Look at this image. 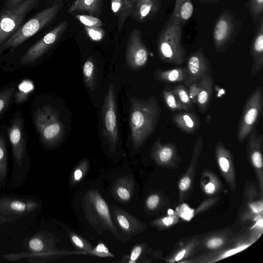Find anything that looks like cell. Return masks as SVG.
<instances>
[{"label": "cell", "mask_w": 263, "mask_h": 263, "mask_svg": "<svg viewBox=\"0 0 263 263\" xmlns=\"http://www.w3.org/2000/svg\"><path fill=\"white\" fill-rule=\"evenodd\" d=\"M161 115L158 101L153 96L148 99L132 98L129 124L134 148H140L154 132Z\"/></svg>", "instance_id": "1"}, {"label": "cell", "mask_w": 263, "mask_h": 263, "mask_svg": "<svg viewBox=\"0 0 263 263\" xmlns=\"http://www.w3.org/2000/svg\"><path fill=\"white\" fill-rule=\"evenodd\" d=\"M182 27L180 22L171 15L161 28L157 44L162 61L173 65L183 63L186 53L182 43Z\"/></svg>", "instance_id": "2"}, {"label": "cell", "mask_w": 263, "mask_h": 263, "mask_svg": "<svg viewBox=\"0 0 263 263\" xmlns=\"http://www.w3.org/2000/svg\"><path fill=\"white\" fill-rule=\"evenodd\" d=\"M8 135L14 164L11 181L14 185H20L25 181L30 167L21 117L14 118L8 129Z\"/></svg>", "instance_id": "3"}, {"label": "cell", "mask_w": 263, "mask_h": 263, "mask_svg": "<svg viewBox=\"0 0 263 263\" xmlns=\"http://www.w3.org/2000/svg\"><path fill=\"white\" fill-rule=\"evenodd\" d=\"M63 3L50 5L48 7L39 11L17 30L2 45L0 46V55L6 49L11 51L30 38L55 18L64 6Z\"/></svg>", "instance_id": "4"}, {"label": "cell", "mask_w": 263, "mask_h": 263, "mask_svg": "<svg viewBox=\"0 0 263 263\" xmlns=\"http://www.w3.org/2000/svg\"><path fill=\"white\" fill-rule=\"evenodd\" d=\"M33 120L41 141L45 146H54L62 140L65 135V126L55 108L50 105L41 106L34 112Z\"/></svg>", "instance_id": "5"}, {"label": "cell", "mask_w": 263, "mask_h": 263, "mask_svg": "<svg viewBox=\"0 0 263 263\" xmlns=\"http://www.w3.org/2000/svg\"><path fill=\"white\" fill-rule=\"evenodd\" d=\"M83 206L89 222L97 230H107L115 236L118 232L111 219L108 206L96 190L88 191L84 197Z\"/></svg>", "instance_id": "6"}, {"label": "cell", "mask_w": 263, "mask_h": 263, "mask_svg": "<svg viewBox=\"0 0 263 263\" xmlns=\"http://www.w3.org/2000/svg\"><path fill=\"white\" fill-rule=\"evenodd\" d=\"M241 24V20L237 18L229 9H225L221 12L212 31L214 47L217 52L224 51L235 41Z\"/></svg>", "instance_id": "7"}, {"label": "cell", "mask_w": 263, "mask_h": 263, "mask_svg": "<svg viewBox=\"0 0 263 263\" xmlns=\"http://www.w3.org/2000/svg\"><path fill=\"white\" fill-rule=\"evenodd\" d=\"M40 0H25L16 7L0 14V46L21 26L26 16L38 5Z\"/></svg>", "instance_id": "8"}, {"label": "cell", "mask_w": 263, "mask_h": 263, "mask_svg": "<svg viewBox=\"0 0 263 263\" xmlns=\"http://www.w3.org/2000/svg\"><path fill=\"white\" fill-rule=\"evenodd\" d=\"M115 87L109 85L102 106L103 134L110 151L116 150L119 141L117 110Z\"/></svg>", "instance_id": "9"}, {"label": "cell", "mask_w": 263, "mask_h": 263, "mask_svg": "<svg viewBox=\"0 0 263 263\" xmlns=\"http://www.w3.org/2000/svg\"><path fill=\"white\" fill-rule=\"evenodd\" d=\"M262 104V88L258 87L250 95L243 108L237 133L239 142H243L254 129L261 111Z\"/></svg>", "instance_id": "10"}, {"label": "cell", "mask_w": 263, "mask_h": 263, "mask_svg": "<svg viewBox=\"0 0 263 263\" xmlns=\"http://www.w3.org/2000/svg\"><path fill=\"white\" fill-rule=\"evenodd\" d=\"M41 206L36 199L17 196H0V214L9 222L37 211Z\"/></svg>", "instance_id": "11"}, {"label": "cell", "mask_w": 263, "mask_h": 263, "mask_svg": "<svg viewBox=\"0 0 263 263\" xmlns=\"http://www.w3.org/2000/svg\"><path fill=\"white\" fill-rule=\"evenodd\" d=\"M67 26L68 21L65 20L46 34L22 56L20 64L23 65L30 64L41 57L58 41Z\"/></svg>", "instance_id": "12"}, {"label": "cell", "mask_w": 263, "mask_h": 263, "mask_svg": "<svg viewBox=\"0 0 263 263\" xmlns=\"http://www.w3.org/2000/svg\"><path fill=\"white\" fill-rule=\"evenodd\" d=\"M149 52L143 43L141 32L138 29L134 30L129 36L126 50V61L133 70H138L146 63Z\"/></svg>", "instance_id": "13"}, {"label": "cell", "mask_w": 263, "mask_h": 263, "mask_svg": "<svg viewBox=\"0 0 263 263\" xmlns=\"http://www.w3.org/2000/svg\"><path fill=\"white\" fill-rule=\"evenodd\" d=\"M210 64L203 53L201 47L193 52L188 57L186 62V79L185 84L200 81L204 76L209 73Z\"/></svg>", "instance_id": "14"}, {"label": "cell", "mask_w": 263, "mask_h": 263, "mask_svg": "<svg viewBox=\"0 0 263 263\" xmlns=\"http://www.w3.org/2000/svg\"><path fill=\"white\" fill-rule=\"evenodd\" d=\"M252 58L251 76L254 77L263 67V16L256 23L250 46Z\"/></svg>", "instance_id": "15"}, {"label": "cell", "mask_w": 263, "mask_h": 263, "mask_svg": "<svg viewBox=\"0 0 263 263\" xmlns=\"http://www.w3.org/2000/svg\"><path fill=\"white\" fill-rule=\"evenodd\" d=\"M26 247L29 251L26 255L29 259L45 258L54 254L52 251L53 243L46 235L42 233L29 238L26 242Z\"/></svg>", "instance_id": "16"}, {"label": "cell", "mask_w": 263, "mask_h": 263, "mask_svg": "<svg viewBox=\"0 0 263 263\" xmlns=\"http://www.w3.org/2000/svg\"><path fill=\"white\" fill-rule=\"evenodd\" d=\"M112 210L117 223L125 234L135 235L144 228L143 223L130 214L119 208Z\"/></svg>", "instance_id": "17"}, {"label": "cell", "mask_w": 263, "mask_h": 263, "mask_svg": "<svg viewBox=\"0 0 263 263\" xmlns=\"http://www.w3.org/2000/svg\"><path fill=\"white\" fill-rule=\"evenodd\" d=\"M174 123L180 130L187 134L196 132L200 125L198 116L192 112H181L175 115L173 118Z\"/></svg>", "instance_id": "18"}, {"label": "cell", "mask_w": 263, "mask_h": 263, "mask_svg": "<svg viewBox=\"0 0 263 263\" xmlns=\"http://www.w3.org/2000/svg\"><path fill=\"white\" fill-rule=\"evenodd\" d=\"M249 135L248 147L251 161L256 168L261 169L262 166L261 152L262 135L259 134L256 129H253Z\"/></svg>", "instance_id": "19"}, {"label": "cell", "mask_w": 263, "mask_h": 263, "mask_svg": "<svg viewBox=\"0 0 263 263\" xmlns=\"http://www.w3.org/2000/svg\"><path fill=\"white\" fill-rule=\"evenodd\" d=\"M161 0H151L143 2L134 7V12L136 20L143 22L151 19L159 11Z\"/></svg>", "instance_id": "20"}, {"label": "cell", "mask_w": 263, "mask_h": 263, "mask_svg": "<svg viewBox=\"0 0 263 263\" xmlns=\"http://www.w3.org/2000/svg\"><path fill=\"white\" fill-rule=\"evenodd\" d=\"M136 0H111L112 12L118 17V27L121 29L128 16L132 13Z\"/></svg>", "instance_id": "21"}, {"label": "cell", "mask_w": 263, "mask_h": 263, "mask_svg": "<svg viewBox=\"0 0 263 263\" xmlns=\"http://www.w3.org/2000/svg\"><path fill=\"white\" fill-rule=\"evenodd\" d=\"M201 89L197 99V104L200 113L205 112L209 106L213 87V81L210 73L204 76L200 80Z\"/></svg>", "instance_id": "22"}, {"label": "cell", "mask_w": 263, "mask_h": 263, "mask_svg": "<svg viewBox=\"0 0 263 263\" xmlns=\"http://www.w3.org/2000/svg\"><path fill=\"white\" fill-rule=\"evenodd\" d=\"M134 181L129 177L119 178L115 183L113 194L115 198L122 202L128 201L132 195Z\"/></svg>", "instance_id": "23"}, {"label": "cell", "mask_w": 263, "mask_h": 263, "mask_svg": "<svg viewBox=\"0 0 263 263\" xmlns=\"http://www.w3.org/2000/svg\"><path fill=\"white\" fill-rule=\"evenodd\" d=\"M103 0H75L69 6L68 12L86 11L90 15H99L101 13Z\"/></svg>", "instance_id": "24"}, {"label": "cell", "mask_w": 263, "mask_h": 263, "mask_svg": "<svg viewBox=\"0 0 263 263\" xmlns=\"http://www.w3.org/2000/svg\"><path fill=\"white\" fill-rule=\"evenodd\" d=\"M155 78L163 82H185L186 79V72L183 67H176L168 70L157 69L154 74Z\"/></svg>", "instance_id": "25"}, {"label": "cell", "mask_w": 263, "mask_h": 263, "mask_svg": "<svg viewBox=\"0 0 263 263\" xmlns=\"http://www.w3.org/2000/svg\"><path fill=\"white\" fill-rule=\"evenodd\" d=\"M194 9L192 0H176L171 15L176 18L183 27L193 15Z\"/></svg>", "instance_id": "26"}, {"label": "cell", "mask_w": 263, "mask_h": 263, "mask_svg": "<svg viewBox=\"0 0 263 263\" xmlns=\"http://www.w3.org/2000/svg\"><path fill=\"white\" fill-rule=\"evenodd\" d=\"M176 149L172 144H162L159 139L154 143L153 155L154 158L162 163H166L175 156Z\"/></svg>", "instance_id": "27"}, {"label": "cell", "mask_w": 263, "mask_h": 263, "mask_svg": "<svg viewBox=\"0 0 263 263\" xmlns=\"http://www.w3.org/2000/svg\"><path fill=\"white\" fill-rule=\"evenodd\" d=\"M83 73L85 83L87 86L93 91L96 87L95 66L92 60L88 59L83 67Z\"/></svg>", "instance_id": "28"}, {"label": "cell", "mask_w": 263, "mask_h": 263, "mask_svg": "<svg viewBox=\"0 0 263 263\" xmlns=\"http://www.w3.org/2000/svg\"><path fill=\"white\" fill-rule=\"evenodd\" d=\"M246 6L252 22L256 24L263 16V0H247Z\"/></svg>", "instance_id": "29"}, {"label": "cell", "mask_w": 263, "mask_h": 263, "mask_svg": "<svg viewBox=\"0 0 263 263\" xmlns=\"http://www.w3.org/2000/svg\"><path fill=\"white\" fill-rule=\"evenodd\" d=\"M173 91L182 105L183 110H189L193 108V103L190 97L188 89L184 85H178L174 87Z\"/></svg>", "instance_id": "30"}, {"label": "cell", "mask_w": 263, "mask_h": 263, "mask_svg": "<svg viewBox=\"0 0 263 263\" xmlns=\"http://www.w3.org/2000/svg\"><path fill=\"white\" fill-rule=\"evenodd\" d=\"M7 174V151L5 140L0 135V182L6 180Z\"/></svg>", "instance_id": "31"}, {"label": "cell", "mask_w": 263, "mask_h": 263, "mask_svg": "<svg viewBox=\"0 0 263 263\" xmlns=\"http://www.w3.org/2000/svg\"><path fill=\"white\" fill-rule=\"evenodd\" d=\"M163 97L167 107L171 110H182L183 108L173 90L165 89L162 92Z\"/></svg>", "instance_id": "32"}, {"label": "cell", "mask_w": 263, "mask_h": 263, "mask_svg": "<svg viewBox=\"0 0 263 263\" xmlns=\"http://www.w3.org/2000/svg\"><path fill=\"white\" fill-rule=\"evenodd\" d=\"M88 162L87 160H82L73 171L70 181L72 184L79 182L85 176L88 170Z\"/></svg>", "instance_id": "33"}, {"label": "cell", "mask_w": 263, "mask_h": 263, "mask_svg": "<svg viewBox=\"0 0 263 263\" xmlns=\"http://www.w3.org/2000/svg\"><path fill=\"white\" fill-rule=\"evenodd\" d=\"M15 88L14 86H11L0 91V114L3 112L10 103Z\"/></svg>", "instance_id": "34"}, {"label": "cell", "mask_w": 263, "mask_h": 263, "mask_svg": "<svg viewBox=\"0 0 263 263\" xmlns=\"http://www.w3.org/2000/svg\"><path fill=\"white\" fill-rule=\"evenodd\" d=\"M75 17L85 26L101 27L102 25V22L100 19L90 15L79 14L76 15Z\"/></svg>", "instance_id": "35"}, {"label": "cell", "mask_w": 263, "mask_h": 263, "mask_svg": "<svg viewBox=\"0 0 263 263\" xmlns=\"http://www.w3.org/2000/svg\"><path fill=\"white\" fill-rule=\"evenodd\" d=\"M69 236L72 243L77 248L87 252L93 249L88 242L77 234L70 233Z\"/></svg>", "instance_id": "36"}, {"label": "cell", "mask_w": 263, "mask_h": 263, "mask_svg": "<svg viewBox=\"0 0 263 263\" xmlns=\"http://www.w3.org/2000/svg\"><path fill=\"white\" fill-rule=\"evenodd\" d=\"M100 27L85 26V29L87 35L91 40L99 41L102 39L104 35V31Z\"/></svg>", "instance_id": "37"}, {"label": "cell", "mask_w": 263, "mask_h": 263, "mask_svg": "<svg viewBox=\"0 0 263 263\" xmlns=\"http://www.w3.org/2000/svg\"><path fill=\"white\" fill-rule=\"evenodd\" d=\"M88 253L102 257L114 256L113 254L109 252L108 249L103 243H99L95 248Z\"/></svg>", "instance_id": "38"}, {"label": "cell", "mask_w": 263, "mask_h": 263, "mask_svg": "<svg viewBox=\"0 0 263 263\" xmlns=\"http://www.w3.org/2000/svg\"><path fill=\"white\" fill-rule=\"evenodd\" d=\"M187 86L189 87L188 91L191 99L193 103L196 104L197 97L201 89L200 81L192 83Z\"/></svg>", "instance_id": "39"}, {"label": "cell", "mask_w": 263, "mask_h": 263, "mask_svg": "<svg viewBox=\"0 0 263 263\" xmlns=\"http://www.w3.org/2000/svg\"><path fill=\"white\" fill-rule=\"evenodd\" d=\"M160 197L157 194L150 195L146 200V205L149 210L155 209L159 204Z\"/></svg>", "instance_id": "40"}, {"label": "cell", "mask_w": 263, "mask_h": 263, "mask_svg": "<svg viewBox=\"0 0 263 263\" xmlns=\"http://www.w3.org/2000/svg\"><path fill=\"white\" fill-rule=\"evenodd\" d=\"M142 252V246L141 245H137L133 248L130 255L129 257L128 262L135 263L139 258Z\"/></svg>", "instance_id": "41"}, {"label": "cell", "mask_w": 263, "mask_h": 263, "mask_svg": "<svg viewBox=\"0 0 263 263\" xmlns=\"http://www.w3.org/2000/svg\"><path fill=\"white\" fill-rule=\"evenodd\" d=\"M24 1L25 0H6L2 11H7L12 9L18 6Z\"/></svg>", "instance_id": "42"}, {"label": "cell", "mask_w": 263, "mask_h": 263, "mask_svg": "<svg viewBox=\"0 0 263 263\" xmlns=\"http://www.w3.org/2000/svg\"><path fill=\"white\" fill-rule=\"evenodd\" d=\"M250 244L249 245H245L243 246H241L236 248H234L231 249L227 252H226L222 255L220 257V259H223L231 255H232L234 254L237 253L245 249L246 248L250 246Z\"/></svg>", "instance_id": "43"}, {"label": "cell", "mask_w": 263, "mask_h": 263, "mask_svg": "<svg viewBox=\"0 0 263 263\" xmlns=\"http://www.w3.org/2000/svg\"><path fill=\"white\" fill-rule=\"evenodd\" d=\"M191 180L189 177H183L179 183V188L182 191L187 190L190 186Z\"/></svg>", "instance_id": "44"}, {"label": "cell", "mask_w": 263, "mask_h": 263, "mask_svg": "<svg viewBox=\"0 0 263 263\" xmlns=\"http://www.w3.org/2000/svg\"><path fill=\"white\" fill-rule=\"evenodd\" d=\"M223 243V240L220 238H214L210 239L206 246L210 249H215L221 246Z\"/></svg>", "instance_id": "45"}, {"label": "cell", "mask_w": 263, "mask_h": 263, "mask_svg": "<svg viewBox=\"0 0 263 263\" xmlns=\"http://www.w3.org/2000/svg\"><path fill=\"white\" fill-rule=\"evenodd\" d=\"M250 207L254 213H259L261 212L263 210L262 202L261 201H259L252 203L250 204Z\"/></svg>", "instance_id": "46"}, {"label": "cell", "mask_w": 263, "mask_h": 263, "mask_svg": "<svg viewBox=\"0 0 263 263\" xmlns=\"http://www.w3.org/2000/svg\"><path fill=\"white\" fill-rule=\"evenodd\" d=\"M215 190L216 185L213 182H210L204 186V191L207 194H212L215 192Z\"/></svg>", "instance_id": "47"}, {"label": "cell", "mask_w": 263, "mask_h": 263, "mask_svg": "<svg viewBox=\"0 0 263 263\" xmlns=\"http://www.w3.org/2000/svg\"><path fill=\"white\" fill-rule=\"evenodd\" d=\"M163 223L165 226L171 225L173 223V219L171 217H164L162 219Z\"/></svg>", "instance_id": "48"}, {"label": "cell", "mask_w": 263, "mask_h": 263, "mask_svg": "<svg viewBox=\"0 0 263 263\" xmlns=\"http://www.w3.org/2000/svg\"><path fill=\"white\" fill-rule=\"evenodd\" d=\"M221 0H198L199 3L202 4H215Z\"/></svg>", "instance_id": "49"}, {"label": "cell", "mask_w": 263, "mask_h": 263, "mask_svg": "<svg viewBox=\"0 0 263 263\" xmlns=\"http://www.w3.org/2000/svg\"><path fill=\"white\" fill-rule=\"evenodd\" d=\"M185 253H186L185 250H183L182 251H180V252H179L178 253L177 255L176 256L175 260L176 261H178V260H181L184 256Z\"/></svg>", "instance_id": "50"}, {"label": "cell", "mask_w": 263, "mask_h": 263, "mask_svg": "<svg viewBox=\"0 0 263 263\" xmlns=\"http://www.w3.org/2000/svg\"><path fill=\"white\" fill-rule=\"evenodd\" d=\"M9 221L8 220V219L5 217H4L3 215H2V214H0V226L3 224V223H5L6 222H8Z\"/></svg>", "instance_id": "51"}, {"label": "cell", "mask_w": 263, "mask_h": 263, "mask_svg": "<svg viewBox=\"0 0 263 263\" xmlns=\"http://www.w3.org/2000/svg\"><path fill=\"white\" fill-rule=\"evenodd\" d=\"M151 1V0H136L135 6L136 5H138L143 2H147V1Z\"/></svg>", "instance_id": "52"}, {"label": "cell", "mask_w": 263, "mask_h": 263, "mask_svg": "<svg viewBox=\"0 0 263 263\" xmlns=\"http://www.w3.org/2000/svg\"><path fill=\"white\" fill-rule=\"evenodd\" d=\"M60 1H61V0H47L48 3L50 4V5L54 4V3H59V2H60Z\"/></svg>", "instance_id": "53"}]
</instances>
